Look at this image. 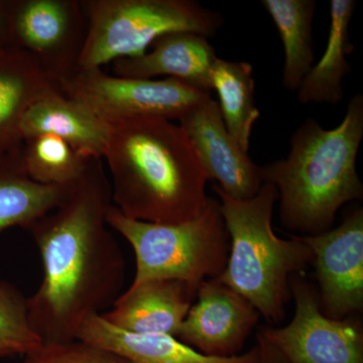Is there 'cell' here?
<instances>
[{
    "label": "cell",
    "instance_id": "1",
    "mask_svg": "<svg viewBox=\"0 0 363 363\" xmlns=\"http://www.w3.org/2000/svg\"><path fill=\"white\" fill-rule=\"evenodd\" d=\"M102 160H91L58 206L26 228L44 269L28 297L30 323L43 343L76 340L83 324L123 294L125 259L106 222L111 186Z\"/></svg>",
    "mask_w": 363,
    "mask_h": 363
},
{
    "label": "cell",
    "instance_id": "2",
    "mask_svg": "<svg viewBox=\"0 0 363 363\" xmlns=\"http://www.w3.org/2000/svg\"><path fill=\"white\" fill-rule=\"evenodd\" d=\"M104 157L111 199L128 218L175 224L202 213L208 177L193 143L179 124L159 116L109 123Z\"/></svg>",
    "mask_w": 363,
    "mask_h": 363
},
{
    "label": "cell",
    "instance_id": "3",
    "mask_svg": "<svg viewBox=\"0 0 363 363\" xmlns=\"http://www.w3.org/2000/svg\"><path fill=\"white\" fill-rule=\"evenodd\" d=\"M362 138L363 96L357 94L337 128L324 130L308 118L294 133L288 157L260 166L262 180L278 191L285 228L298 236L323 233L343 205L362 199L357 171Z\"/></svg>",
    "mask_w": 363,
    "mask_h": 363
},
{
    "label": "cell",
    "instance_id": "4",
    "mask_svg": "<svg viewBox=\"0 0 363 363\" xmlns=\"http://www.w3.org/2000/svg\"><path fill=\"white\" fill-rule=\"evenodd\" d=\"M230 240L225 269L217 278L255 308L269 323L285 316L291 297L290 279L313 264L311 248L298 238H279L272 229L278 191L264 182L257 194L235 200L213 185Z\"/></svg>",
    "mask_w": 363,
    "mask_h": 363
},
{
    "label": "cell",
    "instance_id": "5",
    "mask_svg": "<svg viewBox=\"0 0 363 363\" xmlns=\"http://www.w3.org/2000/svg\"><path fill=\"white\" fill-rule=\"evenodd\" d=\"M106 222L135 252L136 271L130 286L173 279L196 294L203 281L218 278L225 269L230 240L219 202L213 198L209 197L199 216L182 223L135 220L113 204Z\"/></svg>",
    "mask_w": 363,
    "mask_h": 363
},
{
    "label": "cell",
    "instance_id": "6",
    "mask_svg": "<svg viewBox=\"0 0 363 363\" xmlns=\"http://www.w3.org/2000/svg\"><path fill=\"white\" fill-rule=\"evenodd\" d=\"M87 33L78 70L135 58L169 33L213 37L223 25L219 13L193 0H83Z\"/></svg>",
    "mask_w": 363,
    "mask_h": 363
},
{
    "label": "cell",
    "instance_id": "7",
    "mask_svg": "<svg viewBox=\"0 0 363 363\" xmlns=\"http://www.w3.org/2000/svg\"><path fill=\"white\" fill-rule=\"evenodd\" d=\"M67 97L84 104L107 123L136 116L179 121L211 98V93L178 80H147L108 75L101 68L78 70L59 82Z\"/></svg>",
    "mask_w": 363,
    "mask_h": 363
},
{
    "label": "cell",
    "instance_id": "8",
    "mask_svg": "<svg viewBox=\"0 0 363 363\" xmlns=\"http://www.w3.org/2000/svg\"><path fill=\"white\" fill-rule=\"evenodd\" d=\"M7 45L28 52L60 82L77 71L87 33L82 0H9Z\"/></svg>",
    "mask_w": 363,
    "mask_h": 363
},
{
    "label": "cell",
    "instance_id": "9",
    "mask_svg": "<svg viewBox=\"0 0 363 363\" xmlns=\"http://www.w3.org/2000/svg\"><path fill=\"white\" fill-rule=\"evenodd\" d=\"M295 300L292 321L281 328L264 327L259 333L288 363H363V329L354 316L336 320L320 309L316 291L298 274L290 279Z\"/></svg>",
    "mask_w": 363,
    "mask_h": 363
},
{
    "label": "cell",
    "instance_id": "10",
    "mask_svg": "<svg viewBox=\"0 0 363 363\" xmlns=\"http://www.w3.org/2000/svg\"><path fill=\"white\" fill-rule=\"evenodd\" d=\"M298 238L314 255L313 264L320 286L318 298L325 316L341 320L362 311V208L346 215L336 228Z\"/></svg>",
    "mask_w": 363,
    "mask_h": 363
},
{
    "label": "cell",
    "instance_id": "11",
    "mask_svg": "<svg viewBox=\"0 0 363 363\" xmlns=\"http://www.w3.org/2000/svg\"><path fill=\"white\" fill-rule=\"evenodd\" d=\"M195 298L176 338L207 357L238 355L259 313L217 279L203 281Z\"/></svg>",
    "mask_w": 363,
    "mask_h": 363
},
{
    "label": "cell",
    "instance_id": "12",
    "mask_svg": "<svg viewBox=\"0 0 363 363\" xmlns=\"http://www.w3.org/2000/svg\"><path fill=\"white\" fill-rule=\"evenodd\" d=\"M201 162L208 180L235 200L252 199L264 184L260 166L227 130L218 102L209 98L179 118Z\"/></svg>",
    "mask_w": 363,
    "mask_h": 363
},
{
    "label": "cell",
    "instance_id": "13",
    "mask_svg": "<svg viewBox=\"0 0 363 363\" xmlns=\"http://www.w3.org/2000/svg\"><path fill=\"white\" fill-rule=\"evenodd\" d=\"M58 92L59 83L28 52L0 47V161L23 157V116L33 104Z\"/></svg>",
    "mask_w": 363,
    "mask_h": 363
},
{
    "label": "cell",
    "instance_id": "14",
    "mask_svg": "<svg viewBox=\"0 0 363 363\" xmlns=\"http://www.w3.org/2000/svg\"><path fill=\"white\" fill-rule=\"evenodd\" d=\"M150 48L142 56L112 62L114 76L147 80L166 76L211 93V70L217 56L208 38L195 33H169L154 40Z\"/></svg>",
    "mask_w": 363,
    "mask_h": 363
},
{
    "label": "cell",
    "instance_id": "15",
    "mask_svg": "<svg viewBox=\"0 0 363 363\" xmlns=\"http://www.w3.org/2000/svg\"><path fill=\"white\" fill-rule=\"evenodd\" d=\"M195 297L181 281L156 279L130 286L101 316L121 330L177 337Z\"/></svg>",
    "mask_w": 363,
    "mask_h": 363
},
{
    "label": "cell",
    "instance_id": "16",
    "mask_svg": "<svg viewBox=\"0 0 363 363\" xmlns=\"http://www.w3.org/2000/svg\"><path fill=\"white\" fill-rule=\"evenodd\" d=\"M76 340L109 351L130 363H259L257 345L235 357H207L174 336L121 330L101 315L89 318Z\"/></svg>",
    "mask_w": 363,
    "mask_h": 363
},
{
    "label": "cell",
    "instance_id": "17",
    "mask_svg": "<svg viewBox=\"0 0 363 363\" xmlns=\"http://www.w3.org/2000/svg\"><path fill=\"white\" fill-rule=\"evenodd\" d=\"M20 130L23 138L49 133L65 140L81 156L102 159L111 125L61 91L33 104L23 116Z\"/></svg>",
    "mask_w": 363,
    "mask_h": 363
},
{
    "label": "cell",
    "instance_id": "18",
    "mask_svg": "<svg viewBox=\"0 0 363 363\" xmlns=\"http://www.w3.org/2000/svg\"><path fill=\"white\" fill-rule=\"evenodd\" d=\"M355 6L353 0H331L330 28L326 49L298 87L300 104H337L342 100V81L351 72L347 56L354 51L350 25Z\"/></svg>",
    "mask_w": 363,
    "mask_h": 363
},
{
    "label": "cell",
    "instance_id": "19",
    "mask_svg": "<svg viewBox=\"0 0 363 363\" xmlns=\"http://www.w3.org/2000/svg\"><path fill=\"white\" fill-rule=\"evenodd\" d=\"M271 16L285 51L283 85L298 90L314 63L313 20L317 4L314 0H262Z\"/></svg>",
    "mask_w": 363,
    "mask_h": 363
},
{
    "label": "cell",
    "instance_id": "20",
    "mask_svg": "<svg viewBox=\"0 0 363 363\" xmlns=\"http://www.w3.org/2000/svg\"><path fill=\"white\" fill-rule=\"evenodd\" d=\"M71 187L33 181L21 160L0 161V233L13 226L26 229L58 206Z\"/></svg>",
    "mask_w": 363,
    "mask_h": 363
},
{
    "label": "cell",
    "instance_id": "21",
    "mask_svg": "<svg viewBox=\"0 0 363 363\" xmlns=\"http://www.w3.org/2000/svg\"><path fill=\"white\" fill-rule=\"evenodd\" d=\"M212 90L219 97V108L228 133L243 152L250 149L253 125L259 118L255 106L252 67L247 62L215 59L211 70Z\"/></svg>",
    "mask_w": 363,
    "mask_h": 363
},
{
    "label": "cell",
    "instance_id": "22",
    "mask_svg": "<svg viewBox=\"0 0 363 363\" xmlns=\"http://www.w3.org/2000/svg\"><path fill=\"white\" fill-rule=\"evenodd\" d=\"M21 157L26 175L33 181L66 188L82 179L92 160L81 156L65 140L49 133L23 138Z\"/></svg>",
    "mask_w": 363,
    "mask_h": 363
},
{
    "label": "cell",
    "instance_id": "23",
    "mask_svg": "<svg viewBox=\"0 0 363 363\" xmlns=\"http://www.w3.org/2000/svg\"><path fill=\"white\" fill-rule=\"evenodd\" d=\"M43 344L28 316V298L0 279V358L26 355Z\"/></svg>",
    "mask_w": 363,
    "mask_h": 363
},
{
    "label": "cell",
    "instance_id": "24",
    "mask_svg": "<svg viewBox=\"0 0 363 363\" xmlns=\"http://www.w3.org/2000/svg\"><path fill=\"white\" fill-rule=\"evenodd\" d=\"M21 363H130L109 351L80 340L43 343L23 355Z\"/></svg>",
    "mask_w": 363,
    "mask_h": 363
},
{
    "label": "cell",
    "instance_id": "25",
    "mask_svg": "<svg viewBox=\"0 0 363 363\" xmlns=\"http://www.w3.org/2000/svg\"><path fill=\"white\" fill-rule=\"evenodd\" d=\"M257 340L259 348V363H288L285 357L259 334H257Z\"/></svg>",
    "mask_w": 363,
    "mask_h": 363
},
{
    "label": "cell",
    "instance_id": "26",
    "mask_svg": "<svg viewBox=\"0 0 363 363\" xmlns=\"http://www.w3.org/2000/svg\"><path fill=\"white\" fill-rule=\"evenodd\" d=\"M6 6L7 0H0V47L7 45Z\"/></svg>",
    "mask_w": 363,
    "mask_h": 363
}]
</instances>
